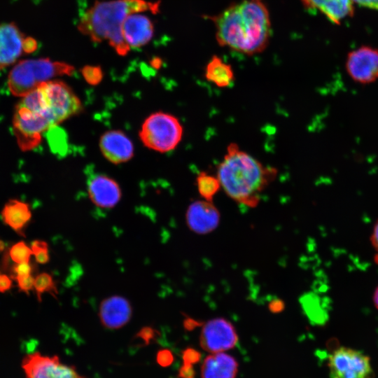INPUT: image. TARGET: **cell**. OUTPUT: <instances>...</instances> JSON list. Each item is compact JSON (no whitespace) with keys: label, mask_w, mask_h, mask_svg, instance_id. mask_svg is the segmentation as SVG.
<instances>
[{"label":"cell","mask_w":378,"mask_h":378,"mask_svg":"<svg viewBox=\"0 0 378 378\" xmlns=\"http://www.w3.org/2000/svg\"><path fill=\"white\" fill-rule=\"evenodd\" d=\"M196 185L199 194L204 200L212 202L213 197L221 188L216 175L201 172L196 178Z\"/></svg>","instance_id":"22"},{"label":"cell","mask_w":378,"mask_h":378,"mask_svg":"<svg viewBox=\"0 0 378 378\" xmlns=\"http://www.w3.org/2000/svg\"><path fill=\"white\" fill-rule=\"evenodd\" d=\"M269 309L274 314L279 313L284 309V303L279 299H274L269 303Z\"/></svg>","instance_id":"36"},{"label":"cell","mask_w":378,"mask_h":378,"mask_svg":"<svg viewBox=\"0 0 378 378\" xmlns=\"http://www.w3.org/2000/svg\"><path fill=\"white\" fill-rule=\"evenodd\" d=\"M238 363L223 352L214 353L204 360L201 367L202 378H236Z\"/></svg>","instance_id":"19"},{"label":"cell","mask_w":378,"mask_h":378,"mask_svg":"<svg viewBox=\"0 0 378 378\" xmlns=\"http://www.w3.org/2000/svg\"><path fill=\"white\" fill-rule=\"evenodd\" d=\"M182 358L183 363L196 364L201 358V354L193 348H186L182 353Z\"/></svg>","instance_id":"29"},{"label":"cell","mask_w":378,"mask_h":378,"mask_svg":"<svg viewBox=\"0 0 378 378\" xmlns=\"http://www.w3.org/2000/svg\"><path fill=\"white\" fill-rule=\"evenodd\" d=\"M1 274V270H0V274Z\"/></svg>","instance_id":"41"},{"label":"cell","mask_w":378,"mask_h":378,"mask_svg":"<svg viewBox=\"0 0 378 378\" xmlns=\"http://www.w3.org/2000/svg\"><path fill=\"white\" fill-rule=\"evenodd\" d=\"M88 191L91 201L97 206L112 208L120 201V188L115 181L102 174H90Z\"/></svg>","instance_id":"13"},{"label":"cell","mask_w":378,"mask_h":378,"mask_svg":"<svg viewBox=\"0 0 378 378\" xmlns=\"http://www.w3.org/2000/svg\"><path fill=\"white\" fill-rule=\"evenodd\" d=\"M238 337L232 324L223 318L207 321L200 337L201 347L209 353L223 352L233 348Z\"/></svg>","instance_id":"11"},{"label":"cell","mask_w":378,"mask_h":378,"mask_svg":"<svg viewBox=\"0 0 378 378\" xmlns=\"http://www.w3.org/2000/svg\"><path fill=\"white\" fill-rule=\"evenodd\" d=\"M205 78L218 88H227L234 80L232 67L218 56H213L205 67Z\"/></svg>","instance_id":"21"},{"label":"cell","mask_w":378,"mask_h":378,"mask_svg":"<svg viewBox=\"0 0 378 378\" xmlns=\"http://www.w3.org/2000/svg\"><path fill=\"white\" fill-rule=\"evenodd\" d=\"M38 47L36 40L31 36H25L23 43L24 53L30 54L35 52Z\"/></svg>","instance_id":"31"},{"label":"cell","mask_w":378,"mask_h":378,"mask_svg":"<svg viewBox=\"0 0 378 378\" xmlns=\"http://www.w3.org/2000/svg\"><path fill=\"white\" fill-rule=\"evenodd\" d=\"M276 176L275 167L263 164L234 143L227 145L216 169V176L226 195L249 207L257 206L260 193Z\"/></svg>","instance_id":"2"},{"label":"cell","mask_w":378,"mask_h":378,"mask_svg":"<svg viewBox=\"0 0 378 378\" xmlns=\"http://www.w3.org/2000/svg\"><path fill=\"white\" fill-rule=\"evenodd\" d=\"M370 241L374 248L378 252V220L373 227Z\"/></svg>","instance_id":"37"},{"label":"cell","mask_w":378,"mask_h":378,"mask_svg":"<svg viewBox=\"0 0 378 378\" xmlns=\"http://www.w3.org/2000/svg\"><path fill=\"white\" fill-rule=\"evenodd\" d=\"M52 127L53 125L46 116L34 113L19 104L17 105L13 127L22 150H29L38 146L41 141V134Z\"/></svg>","instance_id":"8"},{"label":"cell","mask_w":378,"mask_h":378,"mask_svg":"<svg viewBox=\"0 0 378 378\" xmlns=\"http://www.w3.org/2000/svg\"><path fill=\"white\" fill-rule=\"evenodd\" d=\"M38 87L44 99L48 117L53 126L81 111L80 99L65 83L50 80Z\"/></svg>","instance_id":"6"},{"label":"cell","mask_w":378,"mask_h":378,"mask_svg":"<svg viewBox=\"0 0 378 378\" xmlns=\"http://www.w3.org/2000/svg\"><path fill=\"white\" fill-rule=\"evenodd\" d=\"M310 10L320 12L330 22L340 24L344 20L351 17L354 12L351 0H300Z\"/></svg>","instance_id":"18"},{"label":"cell","mask_w":378,"mask_h":378,"mask_svg":"<svg viewBox=\"0 0 378 378\" xmlns=\"http://www.w3.org/2000/svg\"><path fill=\"white\" fill-rule=\"evenodd\" d=\"M174 360V356L172 351L169 349H161L157 354V362L162 367L170 365Z\"/></svg>","instance_id":"30"},{"label":"cell","mask_w":378,"mask_h":378,"mask_svg":"<svg viewBox=\"0 0 378 378\" xmlns=\"http://www.w3.org/2000/svg\"><path fill=\"white\" fill-rule=\"evenodd\" d=\"M6 251V245L4 242L0 240V252H4Z\"/></svg>","instance_id":"40"},{"label":"cell","mask_w":378,"mask_h":378,"mask_svg":"<svg viewBox=\"0 0 378 378\" xmlns=\"http://www.w3.org/2000/svg\"><path fill=\"white\" fill-rule=\"evenodd\" d=\"M14 280L16 281L20 291L29 294V292L34 289V277L31 274L18 276Z\"/></svg>","instance_id":"28"},{"label":"cell","mask_w":378,"mask_h":378,"mask_svg":"<svg viewBox=\"0 0 378 378\" xmlns=\"http://www.w3.org/2000/svg\"><path fill=\"white\" fill-rule=\"evenodd\" d=\"M160 10V1L146 0L96 1L80 18L77 28L91 41L100 43L106 41L122 56L130 50L125 43L122 26L126 18L132 13Z\"/></svg>","instance_id":"3"},{"label":"cell","mask_w":378,"mask_h":378,"mask_svg":"<svg viewBox=\"0 0 378 378\" xmlns=\"http://www.w3.org/2000/svg\"><path fill=\"white\" fill-rule=\"evenodd\" d=\"M24 378H87L74 366L62 363L57 356H46L38 351L26 354L21 362Z\"/></svg>","instance_id":"9"},{"label":"cell","mask_w":378,"mask_h":378,"mask_svg":"<svg viewBox=\"0 0 378 378\" xmlns=\"http://www.w3.org/2000/svg\"><path fill=\"white\" fill-rule=\"evenodd\" d=\"M99 316L102 323L110 329L125 326L132 316L129 301L121 296H112L104 300L99 307Z\"/></svg>","instance_id":"17"},{"label":"cell","mask_w":378,"mask_h":378,"mask_svg":"<svg viewBox=\"0 0 378 378\" xmlns=\"http://www.w3.org/2000/svg\"><path fill=\"white\" fill-rule=\"evenodd\" d=\"M99 148L103 155L114 164L125 162L134 155L130 139L120 130H110L100 138Z\"/></svg>","instance_id":"16"},{"label":"cell","mask_w":378,"mask_h":378,"mask_svg":"<svg viewBox=\"0 0 378 378\" xmlns=\"http://www.w3.org/2000/svg\"><path fill=\"white\" fill-rule=\"evenodd\" d=\"M183 132V126L176 116L156 112L145 120L139 136L148 148L166 153L176 148L181 141Z\"/></svg>","instance_id":"5"},{"label":"cell","mask_w":378,"mask_h":378,"mask_svg":"<svg viewBox=\"0 0 378 378\" xmlns=\"http://www.w3.org/2000/svg\"><path fill=\"white\" fill-rule=\"evenodd\" d=\"M24 38L15 22H0V69L14 64L24 53Z\"/></svg>","instance_id":"14"},{"label":"cell","mask_w":378,"mask_h":378,"mask_svg":"<svg viewBox=\"0 0 378 378\" xmlns=\"http://www.w3.org/2000/svg\"><path fill=\"white\" fill-rule=\"evenodd\" d=\"M330 378H371L370 358L360 351L340 346L328 359Z\"/></svg>","instance_id":"7"},{"label":"cell","mask_w":378,"mask_h":378,"mask_svg":"<svg viewBox=\"0 0 378 378\" xmlns=\"http://www.w3.org/2000/svg\"><path fill=\"white\" fill-rule=\"evenodd\" d=\"M12 287V278L6 274H0V292L8 291Z\"/></svg>","instance_id":"34"},{"label":"cell","mask_w":378,"mask_h":378,"mask_svg":"<svg viewBox=\"0 0 378 378\" xmlns=\"http://www.w3.org/2000/svg\"><path fill=\"white\" fill-rule=\"evenodd\" d=\"M354 4L370 9L378 10V0H351Z\"/></svg>","instance_id":"35"},{"label":"cell","mask_w":378,"mask_h":378,"mask_svg":"<svg viewBox=\"0 0 378 378\" xmlns=\"http://www.w3.org/2000/svg\"><path fill=\"white\" fill-rule=\"evenodd\" d=\"M200 325V322L190 318H186L183 321V326L187 330H192Z\"/></svg>","instance_id":"38"},{"label":"cell","mask_w":378,"mask_h":378,"mask_svg":"<svg viewBox=\"0 0 378 378\" xmlns=\"http://www.w3.org/2000/svg\"><path fill=\"white\" fill-rule=\"evenodd\" d=\"M74 71V66L69 64L49 58L23 59L10 71L8 86L13 95L24 97L41 83L56 76H70Z\"/></svg>","instance_id":"4"},{"label":"cell","mask_w":378,"mask_h":378,"mask_svg":"<svg viewBox=\"0 0 378 378\" xmlns=\"http://www.w3.org/2000/svg\"><path fill=\"white\" fill-rule=\"evenodd\" d=\"M122 34L130 48H141L151 41L154 35L153 22L141 13L130 14L122 24Z\"/></svg>","instance_id":"15"},{"label":"cell","mask_w":378,"mask_h":378,"mask_svg":"<svg viewBox=\"0 0 378 378\" xmlns=\"http://www.w3.org/2000/svg\"><path fill=\"white\" fill-rule=\"evenodd\" d=\"M34 267L29 262L14 263L10 269V277L15 279L18 276L31 275Z\"/></svg>","instance_id":"26"},{"label":"cell","mask_w":378,"mask_h":378,"mask_svg":"<svg viewBox=\"0 0 378 378\" xmlns=\"http://www.w3.org/2000/svg\"><path fill=\"white\" fill-rule=\"evenodd\" d=\"M178 376L181 378H195V371L192 365L183 363V365L179 370Z\"/></svg>","instance_id":"33"},{"label":"cell","mask_w":378,"mask_h":378,"mask_svg":"<svg viewBox=\"0 0 378 378\" xmlns=\"http://www.w3.org/2000/svg\"><path fill=\"white\" fill-rule=\"evenodd\" d=\"M218 44L252 55L262 52L272 34L270 13L260 0H243L211 16Z\"/></svg>","instance_id":"1"},{"label":"cell","mask_w":378,"mask_h":378,"mask_svg":"<svg viewBox=\"0 0 378 378\" xmlns=\"http://www.w3.org/2000/svg\"><path fill=\"white\" fill-rule=\"evenodd\" d=\"M10 258L15 263L29 262L31 256L33 255L31 248L24 241H18L8 248Z\"/></svg>","instance_id":"24"},{"label":"cell","mask_w":378,"mask_h":378,"mask_svg":"<svg viewBox=\"0 0 378 378\" xmlns=\"http://www.w3.org/2000/svg\"><path fill=\"white\" fill-rule=\"evenodd\" d=\"M82 74L85 80L90 84L98 83L103 76L101 68L94 66H86L83 67Z\"/></svg>","instance_id":"27"},{"label":"cell","mask_w":378,"mask_h":378,"mask_svg":"<svg viewBox=\"0 0 378 378\" xmlns=\"http://www.w3.org/2000/svg\"><path fill=\"white\" fill-rule=\"evenodd\" d=\"M349 78L360 85H369L378 80V49L363 46L349 52L345 62Z\"/></svg>","instance_id":"10"},{"label":"cell","mask_w":378,"mask_h":378,"mask_svg":"<svg viewBox=\"0 0 378 378\" xmlns=\"http://www.w3.org/2000/svg\"><path fill=\"white\" fill-rule=\"evenodd\" d=\"M156 332H157L150 327H144L137 333V336L141 338L146 344H148L151 340L154 339Z\"/></svg>","instance_id":"32"},{"label":"cell","mask_w":378,"mask_h":378,"mask_svg":"<svg viewBox=\"0 0 378 378\" xmlns=\"http://www.w3.org/2000/svg\"><path fill=\"white\" fill-rule=\"evenodd\" d=\"M4 223L20 235H24V230L31 218L29 205L18 200H8L1 211Z\"/></svg>","instance_id":"20"},{"label":"cell","mask_w":378,"mask_h":378,"mask_svg":"<svg viewBox=\"0 0 378 378\" xmlns=\"http://www.w3.org/2000/svg\"><path fill=\"white\" fill-rule=\"evenodd\" d=\"M373 302H374V306L378 309V286L375 289L374 295H373Z\"/></svg>","instance_id":"39"},{"label":"cell","mask_w":378,"mask_h":378,"mask_svg":"<svg viewBox=\"0 0 378 378\" xmlns=\"http://www.w3.org/2000/svg\"><path fill=\"white\" fill-rule=\"evenodd\" d=\"M34 289L39 302H41V295L45 293H49L54 296L57 293L52 276L46 272L41 273L34 278Z\"/></svg>","instance_id":"23"},{"label":"cell","mask_w":378,"mask_h":378,"mask_svg":"<svg viewBox=\"0 0 378 378\" xmlns=\"http://www.w3.org/2000/svg\"><path fill=\"white\" fill-rule=\"evenodd\" d=\"M186 221L193 232L204 234L215 230L220 222V213L212 202L205 200L191 203L186 212Z\"/></svg>","instance_id":"12"},{"label":"cell","mask_w":378,"mask_h":378,"mask_svg":"<svg viewBox=\"0 0 378 378\" xmlns=\"http://www.w3.org/2000/svg\"><path fill=\"white\" fill-rule=\"evenodd\" d=\"M31 248L37 263L46 264L49 261L48 246L46 241L35 240L32 241Z\"/></svg>","instance_id":"25"}]
</instances>
